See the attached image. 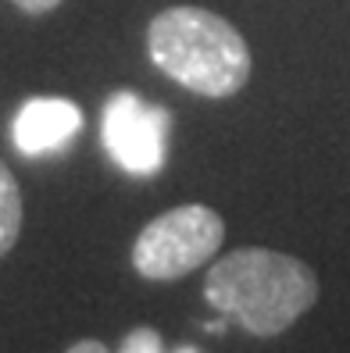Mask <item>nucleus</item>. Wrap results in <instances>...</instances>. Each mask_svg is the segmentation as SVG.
Returning a JSON list of instances; mask_svg holds the SVG:
<instances>
[{"instance_id":"obj_5","label":"nucleus","mask_w":350,"mask_h":353,"mask_svg":"<svg viewBox=\"0 0 350 353\" xmlns=\"http://www.w3.org/2000/svg\"><path fill=\"white\" fill-rule=\"evenodd\" d=\"M82 108L61 97H32L14 114V147L26 157L57 154L79 136Z\"/></svg>"},{"instance_id":"obj_1","label":"nucleus","mask_w":350,"mask_h":353,"mask_svg":"<svg viewBox=\"0 0 350 353\" xmlns=\"http://www.w3.org/2000/svg\"><path fill=\"white\" fill-rule=\"evenodd\" d=\"M204 296L251 336H279L318 300V279L290 254L243 246L211 264Z\"/></svg>"},{"instance_id":"obj_2","label":"nucleus","mask_w":350,"mask_h":353,"mask_svg":"<svg viewBox=\"0 0 350 353\" xmlns=\"http://www.w3.org/2000/svg\"><path fill=\"white\" fill-rule=\"evenodd\" d=\"M150 61L200 97H233L251 79V47L233 22L208 8L179 4L147 29Z\"/></svg>"},{"instance_id":"obj_3","label":"nucleus","mask_w":350,"mask_h":353,"mask_svg":"<svg viewBox=\"0 0 350 353\" xmlns=\"http://www.w3.org/2000/svg\"><path fill=\"white\" fill-rule=\"evenodd\" d=\"M225 239V221L204 203H182L175 211L154 218L133 246V264L143 279L172 282L197 272L204 261L218 254Z\"/></svg>"},{"instance_id":"obj_10","label":"nucleus","mask_w":350,"mask_h":353,"mask_svg":"<svg viewBox=\"0 0 350 353\" xmlns=\"http://www.w3.org/2000/svg\"><path fill=\"white\" fill-rule=\"evenodd\" d=\"M204 328H208L211 336H218V332H225V321H208V325H204Z\"/></svg>"},{"instance_id":"obj_4","label":"nucleus","mask_w":350,"mask_h":353,"mask_svg":"<svg viewBox=\"0 0 350 353\" xmlns=\"http://www.w3.org/2000/svg\"><path fill=\"white\" fill-rule=\"evenodd\" d=\"M168 132L172 114L164 108H154L133 90H118L104 103V147L111 161L129 175H157L168 161Z\"/></svg>"},{"instance_id":"obj_8","label":"nucleus","mask_w":350,"mask_h":353,"mask_svg":"<svg viewBox=\"0 0 350 353\" xmlns=\"http://www.w3.org/2000/svg\"><path fill=\"white\" fill-rule=\"evenodd\" d=\"M18 8H22L26 14H47V11H54L57 4H65V0H14Z\"/></svg>"},{"instance_id":"obj_11","label":"nucleus","mask_w":350,"mask_h":353,"mask_svg":"<svg viewBox=\"0 0 350 353\" xmlns=\"http://www.w3.org/2000/svg\"><path fill=\"white\" fill-rule=\"evenodd\" d=\"M175 353H197L193 346H182V350H175Z\"/></svg>"},{"instance_id":"obj_9","label":"nucleus","mask_w":350,"mask_h":353,"mask_svg":"<svg viewBox=\"0 0 350 353\" xmlns=\"http://www.w3.org/2000/svg\"><path fill=\"white\" fill-rule=\"evenodd\" d=\"M65 353H108V346L97 343V339H79V343H72Z\"/></svg>"},{"instance_id":"obj_7","label":"nucleus","mask_w":350,"mask_h":353,"mask_svg":"<svg viewBox=\"0 0 350 353\" xmlns=\"http://www.w3.org/2000/svg\"><path fill=\"white\" fill-rule=\"evenodd\" d=\"M118 353H164V343L154 328H133L126 339H121Z\"/></svg>"},{"instance_id":"obj_6","label":"nucleus","mask_w":350,"mask_h":353,"mask_svg":"<svg viewBox=\"0 0 350 353\" xmlns=\"http://www.w3.org/2000/svg\"><path fill=\"white\" fill-rule=\"evenodd\" d=\"M22 190H18L14 175L8 172V164L0 161V257H4L11 246L18 243V232H22Z\"/></svg>"}]
</instances>
